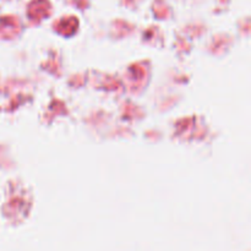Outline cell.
I'll return each mask as SVG.
<instances>
[{
    "label": "cell",
    "mask_w": 251,
    "mask_h": 251,
    "mask_svg": "<svg viewBox=\"0 0 251 251\" xmlns=\"http://www.w3.org/2000/svg\"><path fill=\"white\" fill-rule=\"evenodd\" d=\"M74 2H75L80 9H85V7L88 5L87 0H74Z\"/></svg>",
    "instance_id": "obj_4"
},
{
    "label": "cell",
    "mask_w": 251,
    "mask_h": 251,
    "mask_svg": "<svg viewBox=\"0 0 251 251\" xmlns=\"http://www.w3.org/2000/svg\"><path fill=\"white\" fill-rule=\"evenodd\" d=\"M77 25H78V21L76 17L69 16L66 17V19L60 20V21H59L56 25H54V26H55V29L58 32L65 34V36H70V34H73L74 32H76V29H77Z\"/></svg>",
    "instance_id": "obj_2"
},
{
    "label": "cell",
    "mask_w": 251,
    "mask_h": 251,
    "mask_svg": "<svg viewBox=\"0 0 251 251\" xmlns=\"http://www.w3.org/2000/svg\"><path fill=\"white\" fill-rule=\"evenodd\" d=\"M50 11L51 5L48 0H33L28 5V16L36 21L47 17L50 14Z\"/></svg>",
    "instance_id": "obj_1"
},
{
    "label": "cell",
    "mask_w": 251,
    "mask_h": 251,
    "mask_svg": "<svg viewBox=\"0 0 251 251\" xmlns=\"http://www.w3.org/2000/svg\"><path fill=\"white\" fill-rule=\"evenodd\" d=\"M153 11L158 19H166L169 15V9L164 4L163 0H156L153 4Z\"/></svg>",
    "instance_id": "obj_3"
}]
</instances>
